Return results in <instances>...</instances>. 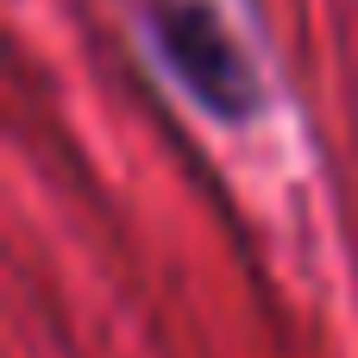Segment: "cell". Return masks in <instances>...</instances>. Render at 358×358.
<instances>
[{"label": "cell", "mask_w": 358, "mask_h": 358, "mask_svg": "<svg viewBox=\"0 0 358 358\" xmlns=\"http://www.w3.org/2000/svg\"><path fill=\"white\" fill-rule=\"evenodd\" d=\"M157 44L164 57L176 63V76L214 107V113H245L252 107V82H245V63L233 50V38L214 25L208 6H176L170 19H157Z\"/></svg>", "instance_id": "obj_1"}]
</instances>
